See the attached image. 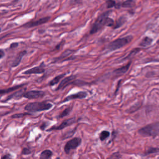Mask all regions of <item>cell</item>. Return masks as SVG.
I'll return each mask as SVG.
<instances>
[{
  "instance_id": "obj_26",
  "label": "cell",
  "mask_w": 159,
  "mask_h": 159,
  "mask_svg": "<svg viewBox=\"0 0 159 159\" xmlns=\"http://www.w3.org/2000/svg\"><path fill=\"white\" fill-rule=\"evenodd\" d=\"M121 155L118 152H116L113 153L111 155H110L107 159H121Z\"/></svg>"
},
{
  "instance_id": "obj_18",
  "label": "cell",
  "mask_w": 159,
  "mask_h": 159,
  "mask_svg": "<svg viewBox=\"0 0 159 159\" xmlns=\"http://www.w3.org/2000/svg\"><path fill=\"white\" fill-rule=\"evenodd\" d=\"M53 153L51 150H45L40 154L39 159H50Z\"/></svg>"
},
{
  "instance_id": "obj_19",
  "label": "cell",
  "mask_w": 159,
  "mask_h": 159,
  "mask_svg": "<svg viewBox=\"0 0 159 159\" xmlns=\"http://www.w3.org/2000/svg\"><path fill=\"white\" fill-rule=\"evenodd\" d=\"M153 42V39L149 37H145L139 44V45L142 47H146L149 46Z\"/></svg>"
},
{
  "instance_id": "obj_21",
  "label": "cell",
  "mask_w": 159,
  "mask_h": 159,
  "mask_svg": "<svg viewBox=\"0 0 159 159\" xmlns=\"http://www.w3.org/2000/svg\"><path fill=\"white\" fill-rule=\"evenodd\" d=\"M136 2L133 0H127L121 3V6L124 8H131L134 6Z\"/></svg>"
},
{
  "instance_id": "obj_32",
  "label": "cell",
  "mask_w": 159,
  "mask_h": 159,
  "mask_svg": "<svg viewBox=\"0 0 159 159\" xmlns=\"http://www.w3.org/2000/svg\"><path fill=\"white\" fill-rule=\"evenodd\" d=\"M65 42V41L64 40H62V42L60 43V44H59L57 46H56V47H55V49H54V51H56V50H59L60 49V47L62 46V45H63V44H64V43Z\"/></svg>"
},
{
  "instance_id": "obj_29",
  "label": "cell",
  "mask_w": 159,
  "mask_h": 159,
  "mask_svg": "<svg viewBox=\"0 0 159 159\" xmlns=\"http://www.w3.org/2000/svg\"><path fill=\"white\" fill-rule=\"evenodd\" d=\"M107 4V8L110 9V8H112L113 7L116 6V2L114 1H112V0H109V1H107L106 2Z\"/></svg>"
},
{
  "instance_id": "obj_9",
  "label": "cell",
  "mask_w": 159,
  "mask_h": 159,
  "mask_svg": "<svg viewBox=\"0 0 159 159\" xmlns=\"http://www.w3.org/2000/svg\"><path fill=\"white\" fill-rule=\"evenodd\" d=\"M76 75H70L69 76V77H67L65 78H64L61 81V82L60 83V84L59 85L58 87L56 88L55 90H60V89H63L65 88H66L67 86L70 85H72L73 82L75 80L76 78Z\"/></svg>"
},
{
  "instance_id": "obj_11",
  "label": "cell",
  "mask_w": 159,
  "mask_h": 159,
  "mask_svg": "<svg viewBox=\"0 0 159 159\" xmlns=\"http://www.w3.org/2000/svg\"><path fill=\"white\" fill-rule=\"evenodd\" d=\"M44 65L42 63L40 66L33 67L32 68L28 69L26 71L23 72V74L24 75H32V74H42L45 72V70L44 68Z\"/></svg>"
},
{
  "instance_id": "obj_8",
  "label": "cell",
  "mask_w": 159,
  "mask_h": 159,
  "mask_svg": "<svg viewBox=\"0 0 159 159\" xmlns=\"http://www.w3.org/2000/svg\"><path fill=\"white\" fill-rule=\"evenodd\" d=\"M50 17L47 16L42 18H40L37 21H32L28 22L26 24H24L22 27H26V28H31V27H34L36 26H38L40 25H42L43 24H45L47 23L50 20Z\"/></svg>"
},
{
  "instance_id": "obj_5",
  "label": "cell",
  "mask_w": 159,
  "mask_h": 159,
  "mask_svg": "<svg viewBox=\"0 0 159 159\" xmlns=\"http://www.w3.org/2000/svg\"><path fill=\"white\" fill-rule=\"evenodd\" d=\"M81 143V139L80 137H75L72 139L68 141L64 147V151L67 154L70 152L72 150H75L77 149Z\"/></svg>"
},
{
  "instance_id": "obj_30",
  "label": "cell",
  "mask_w": 159,
  "mask_h": 159,
  "mask_svg": "<svg viewBox=\"0 0 159 159\" xmlns=\"http://www.w3.org/2000/svg\"><path fill=\"white\" fill-rule=\"evenodd\" d=\"M75 129H74L73 131H70V132L67 133L65 134H64L63 139H67V138H69V137H72L73 135V134L75 133Z\"/></svg>"
},
{
  "instance_id": "obj_15",
  "label": "cell",
  "mask_w": 159,
  "mask_h": 159,
  "mask_svg": "<svg viewBox=\"0 0 159 159\" xmlns=\"http://www.w3.org/2000/svg\"><path fill=\"white\" fill-rule=\"evenodd\" d=\"M130 64H131V62H129L127 65L116 69V70H114L113 73L116 75H122L124 74H125L128 71L129 68L130 66Z\"/></svg>"
},
{
  "instance_id": "obj_24",
  "label": "cell",
  "mask_w": 159,
  "mask_h": 159,
  "mask_svg": "<svg viewBox=\"0 0 159 159\" xmlns=\"http://www.w3.org/2000/svg\"><path fill=\"white\" fill-rule=\"evenodd\" d=\"M110 136V133L108 130H103L100 134V139L101 141H104Z\"/></svg>"
},
{
  "instance_id": "obj_22",
  "label": "cell",
  "mask_w": 159,
  "mask_h": 159,
  "mask_svg": "<svg viewBox=\"0 0 159 159\" xmlns=\"http://www.w3.org/2000/svg\"><path fill=\"white\" fill-rule=\"evenodd\" d=\"M141 106H142V103H137V104H135L133 106H131L129 109H128L127 111V112L128 113H133L135 111H137L138 109H139L141 108Z\"/></svg>"
},
{
  "instance_id": "obj_2",
  "label": "cell",
  "mask_w": 159,
  "mask_h": 159,
  "mask_svg": "<svg viewBox=\"0 0 159 159\" xmlns=\"http://www.w3.org/2000/svg\"><path fill=\"white\" fill-rule=\"evenodd\" d=\"M138 133L143 137H155L159 136V122L149 124L141 128Z\"/></svg>"
},
{
  "instance_id": "obj_16",
  "label": "cell",
  "mask_w": 159,
  "mask_h": 159,
  "mask_svg": "<svg viewBox=\"0 0 159 159\" xmlns=\"http://www.w3.org/2000/svg\"><path fill=\"white\" fill-rule=\"evenodd\" d=\"M26 84H22V85H19L12 86V87L7 88V89H0V95H5L7 93H10L16 90V89H19L20 88L23 87Z\"/></svg>"
},
{
  "instance_id": "obj_37",
  "label": "cell",
  "mask_w": 159,
  "mask_h": 159,
  "mask_svg": "<svg viewBox=\"0 0 159 159\" xmlns=\"http://www.w3.org/2000/svg\"><path fill=\"white\" fill-rule=\"evenodd\" d=\"M55 159H61L60 158H59V157H57V158H55Z\"/></svg>"
},
{
  "instance_id": "obj_25",
  "label": "cell",
  "mask_w": 159,
  "mask_h": 159,
  "mask_svg": "<svg viewBox=\"0 0 159 159\" xmlns=\"http://www.w3.org/2000/svg\"><path fill=\"white\" fill-rule=\"evenodd\" d=\"M72 109V107H68L67 108H66L64 111H62V113L59 115V118H62V117H64L65 116H67L68 114H69V113H70L71 112V111Z\"/></svg>"
},
{
  "instance_id": "obj_3",
  "label": "cell",
  "mask_w": 159,
  "mask_h": 159,
  "mask_svg": "<svg viewBox=\"0 0 159 159\" xmlns=\"http://www.w3.org/2000/svg\"><path fill=\"white\" fill-rule=\"evenodd\" d=\"M53 107L52 103H47L46 101L42 102H33L27 104L25 107L24 109L28 112L36 113L47 111L51 109Z\"/></svg>"
},
{
  "instance_id": "obj_28",
  "label": "cell",
  "mask_w": 159,
  "mask_h": 159,
  "mask_svg": "<svg viewBox=\"0 0 159 159\" xmlns=\"http://www.w3.org/2000/svg\"><path fill=\"white\" fill-rule=\"evenodd\" d=\"M27 115H32L31 113H21V114H14L11 116L12 118H19V117H23Z\"/></svg>"
},
{
  "instance_id": "obj_13",
  "label": "cell",
  "mask_w": 159,
  "mask_h": 159,
  "mask_svg": "<svg viewBox=\"0 0 159 159\" xmlns=\"http://www.w3.org/2000/svg\"><path fill=\"white\" fill-rule=\"evenodd\" d=\"M25 93V90L23 89H21V90L16 92L15 93H13L12 95H9L8 97L6 98L5 100H4L3 102H7L9 100H11L12 99H15V100H18L21 98H23V96L24 93Z\"/></svg>"
},
{
  "instance_id": "obj_36",
  "label": "cell",
  "mask_w": 159,
  "mask_h": 159,
  "mask_svg": "<svg viewBox=\"0 0 159 159\" xmlns=\"http://www.w3.org/2000/svg\"><path fill=\"white\" fill-rule=\"evenodd\" d=\"M47 124H46L44 123V124H43V125H42V126H40V129H41V130H44L45 129V127H47Z\"/></svg>"
},
{
  "instance_id": "obj_6",
  "label": "cell",
  "mask_w": 159,
  "mask_h": 159,
  "mask_svg": "<svg viewBox=\"0 0 159 159\" xmlns=\"http://www.w3.org/2000/svg\"><path fill=\"white\" fill-rule=\"evenodd\" d=\"M45 95L44 92L41 90H30L28 92H26L24 93L23 97L29 99V100H33V99H38L42 98Z\"/></svg>"
},
{
  "instance_id": "obj_35",
  "label": "cell",
  "mask_w": 159,
  "mask_h": 159,
  "mask_svg": "<svg viewBox=\"0 0 159 159\" xmlns=\"http://www.w3.org/2000/svg\"><path fill=\"white\" fill-rule=\"evenodd\" d=\"M4 55H5V53H4V51L2 49H0V59L3 58L4 57Z\"/></svg>"
},
{
  "instance_id": "obj_31",
  "label": "cell",
  "mask_w": 159,
  "mask_h": 159,
  "mask_svg": "<svg viewBox=\"0 0 159 159\" xmlns=\"http://www.w3.org/2000/svg\"><path fill=\"white\" fill-rule=\"evenodd\" d=\"M30 154H31V151L29 149L25 147L23 149V150H22V154L23 155H29Z\"/></svg>"
},
{
  "instance_id": "obj_12",
  "label": "cell",
  "mask_w": 159,
  "mask_h": 159,
  "mask_svg": "<svg viewBox=\"0 0 159 159\" xmlns=\"http://www.w3.org/2000/svg\"><path fill=\"white\" fill-rule=\"evenodd\" d=\"M87 96V93L85 92H80L77 93H75L73 95H71L68 96L67 97H66L62 103H65L68 101H70L72 100H77V99H84Z\"/></svg>"
},
{
  "instance_id": "obj_33",
  "label": "cell",
  "mask_w": 159,
  "mask_h": 159,
  "mask_svg": "<svg viewBox=\"0 0 159 159\" xmlns=\"http://www.w3.org/2000/svg\"><path fill=\"white\" fill-rule=\"evenodd\" d=\"M1 159H12V156L10 154H7L4 155Z\"/></svg>"
},
{
  "instance_id": "obj_1",
  "label": "cell",
  "mask_w": 159,
  "mask_h": 159,
  "mask_svg": "<svg viewBox=\"0 0 159 159\" xmlns=\"http://www.w3.org/2000/svg\"><path fill=\"white\" fill-rule=\"evenodd\" d=\"M111 12V11L109 10L101 14L98 18L96 19L95 22L93 24L92 28L90 29V34H95L100 31L103 27L105 26L112 27L114 26V20L108 17L109 13Z\"/></svg>"
},
{
  "instance_id": "obj_10",
  "label": "cell",
  "mask_w": 159,
  "mask_h": 159,
  "mask_svg": "<svg viewBox=\"0 0 159 159\" xmlns=\"http://www.w3.org/2000/svg\"><path fill=\"white\" fill-rule=\"evenodd\" d=\"M76 122V119H75V117H72V118H70V119H68L66 120H64L63 122H62L59 126H53L51 128H50L49 129L47 130V131H52L53 130H62L63 129L68 126H71L72 124H73V123H75Z\"/></svg>"
},
{
  "instance_id": "obj_7",
  "label": "cell",
  "mask_w": 159,
  "mask_h": 159,
  "mask_svg": "<svg viewBox=\"0 0 159 159\" xmlns=\"http://www.w3.org/2000/svg\"><path fill=\"white\" fill-rule=\"evenodd\" d=\"M76 52V51L73 50H70V49H67L63 53H62L59 57L55 58L53 59V63H57V62H64L66 60H69V59H73L75 57H70V58H68V57H70L71 55L74 53Z\"/></svg>"
},
{
  "instance_id": "obj_27",
  "label": "cell",
  "mask_w": 159,
  "mask_h": 159,
  "mask_svg": "<svg viewBox=\"0 0 159 159\" xmlns=\"http://www.w3.org/2000/svg\"><path fill=\"white\" fill-rule=\"evenodd\" d=\"M141 51V49H140V48H137V49H133L132 51H131L128 56L127 57V58H130V57H133V56H134V55L137 53L138 52H139L140 51Z\"/></svg>"
},
{
  "instance_id": "obj_23",
  "label": "cell",
  "mask_w": 159,
  "mask_h": 159,
  "mask_svg": "<svg viewBox=\"0 0 159 159\" xmlns=\"http://www.w3.org/2000/svg\"><path fill=\"white\" fill-rule=\"evenodd\" d=\"M158 152H159V148L158 147H150L148 148V149L146 151V152H145V155H148L158 153Z\"/></svg>"
},
{
  "instance_id": "obj_4",
  "label": "cell",
  "mask_w": 159,
  "mask_h": 159,
  "mask_svg": "<svg viewBox=\"0 0 159 159\" xmlns=\"http://www.w3.org/2000/svg\"><path fill=\"white\" fill-rule=\"evenodd\" d=\"M133 36L130 35L117 39L108 44L107 49L109 51H114L117 49H119L129 44L131 41L133 40Z\"/></svg>"
},
{
  "instance_id": "obj_14",
  "label": "cell",
  "mask_w": 159,
  "mask_h": 159,
  "mask_svg": "<svg viewBox=\"0 0 159 159\" xmlns=\"http://www.w3.org/2000/svg\"><path fill=\"white\" fill-rule=\"evenodd\" d=\"M27 53V51H23L21 52H20L17 56L16 57V58L15 59V60H13L12 63L11 64V67H18L20 63L21 62L22 60V59L23 58V57L24 55Z\"/></svg>"
},
{
  "instance_id": "obj_20",
  "label": "cell",
  "mask_w": 159,
  "mask_h": 159,
  "mask_svg": "<svg viewBox=\"0 0 159 159\" xmlns=\"http://www.w3.org/2000/svg\"><path fill=\"white\" fill-rule=\"evenodd\" d=\"M65 75V73L64 74H61L59 75H57V77H55V78H53L49 83V86H54L55 85L57 84L60 81V80H62L63 78Z\"/></svg>"
},
{
  "instance_id": "obj_34",
  "label": "cell",
  "mask_w": 159,
  "mask_h": 159,
  "mask_svg": "<svg viewBox=\"0 0 159 159\" xmlns=\"http://www.w3.org/2000/svg\"><path fill=\"white\" fill-rule=\"evenodd\" d=\"M18 46V43H17V42H16V43H12L11 44V45H10V49H14V48L17 47Z\"/></svg>"
},
{
  "instance_id": "obj_38",
  "label": "cell",
  "mask_w": 159,
  "mask_h": 159,
  "mask_svg": "<svg viewBox=\"0 0 159 159\" xmlns=\"http://www.w3.org/2000/svg\"><path fill=\"white\" fill-rule=\"evenodd\" d=\"M0 32H1V27H0Z\"/></svg>"
},
{
  "instance_id": "obj_17",
  "label": "cell",
  "mask_w": 159,
  "mask_h": 159,
  "mask_svg": "<svg viewBox=\"0 0 159 159\" xmlns=\"http://www.w3.org/2000/svg\"><path fill=\"white\" fill-rule=\"evenodd\" d=\"M127 19L125 16H121L116 21V24H114L113 26V29H118L119 27H121L122 26H123L126 22Z\"/></svg>"
}]
</instances>
